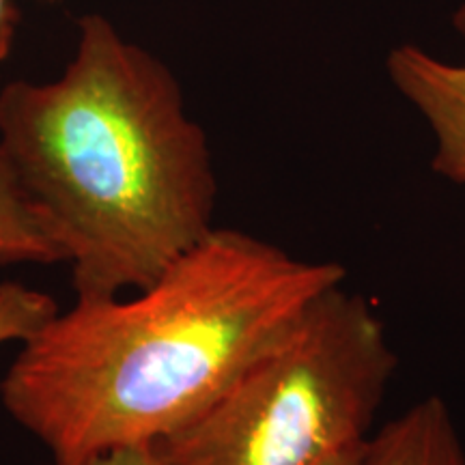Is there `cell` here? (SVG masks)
<instances>
[{"label":"cell","instance_id":"cell-8","mask_svg":"<svg viewBox=\"0 0 465 465\" xmlns=\"http://www.w3.org/2000/svg\"><path fill=\"white\" fill-rule=\"evenodd\" d=\"M58 465V463H50ZM74 465H164L158 452L151 444L143 446H125V449H114L102 455L89 457L84 461Z\"/></svg>","mask_w":465,"mask_h":465},{"label":"cell","instance_id":"cell-2","mask_svg":"<svg viewBox=\"0 0 465 465\" xmlns=\"http://www.w3.org/2000/svg\"><path fill=\"white\" fill-rule=\"evenodd\" d=\"M0 151L65 250L80 300L149 287L213 229L205 130L171 69L104 15L80 20L56 80L3 86Z\"/></svg>","mask_w":465,"mask_h":465},{"label":"cell","instance_id":"cell-10","mask_svg":"<svg viewBox=\"0 0 465 465\" xmlns=\"http://www.w3.org/2000/svg\"><path fill=\"white\" fill-rule=\"evenodd\" d=\"M364 444L366 441H362V444H358V446H351V449L334 452V455L322 459V461H317L315 465H360Z\"/></svg>","mask_w":465,"mask_h":465},{"label":"cell","instance_id":"cell-3","mask_svg":"<svg viewBox=\"0 0 465 465\" xmlns=\"http://www.w3.org/2000/svg\"><path fill=\"white\" fill-rule=\"evenodd\" d=\"M394 369L381 317L342 282L151 446L164 465H315L371 438Z\"/></svg>","mask_w":465,"mask_h":465},{"label":"cell","instance_id":"cell-6","mask_svg":"<svg viewBox=\"0 0 465 465\" xmlns=\"http://www.w3.org/2000/svg\"><path fill=\"white\" fill-rule=\"evenodd\" d=\"M58 263H67L65 250L0 151V265Z\"/></svg>","mask_w":465,"mask_h":465},{"label":"cell","instance_id":"cell-7","mask_svg":"<svg viewBox=\"0 0 465 465\" xmlns=\"http://www.w3.org/2000/svg\"><path fill=\"white\" fill-rule=\"evenodd\" d=\"M58 312L52 295L20 282L0 284V345L25 342Z\"/></svg>","mask_w":465,"mask_h":465},{"label":"cell","instance_id":"cell-1","mask_svg":"<svg viewBox=\"0 0 465 465\" xmlns=\"http://www.w3.org/2000/svg\"><path fill=\"white\" fill-rule=\"evenodd\" d=\"M345 276L336 261L213 226L134 298L58 311L20 345L0 401L58 465L153 444Z\"/></svg>","mask_w":465,"mask_h":465},{"label":"cell","instance_id":"cell-5","mask_svg":"<svg viewBox=\"0 0 465 465\" xmlns=\"http://www.w3.org/2000/svg\"><path fill=\"white\" fill-rule=\"evenodd\" d=\"M360 465H465V449L444 399L424 397L366 440Z\"/></svg>","mask_w":465,"mask_h":465},{"label":"cell","instance_id":"cell-9","mask_svg":"<svg viewBox=\"0 0 465 465\" xmlns=\"http://www.w3.org/2000/svg\"><path fill=\"white\" fill-rule=\"evenodd\" d=\"M17 9L11 0H0V65L9 56L11 44L15 37Z\"/></svg>","mask_w":465,"mask_h":465},{"label":"cell","instance_id":"cell-4","mask_svg":"<svg viewBox=\"0 0 465 465\" xmlns=\"http://www.w3.org/2000/svg\"><path fill=\"white\" fill-rule=\"evenodd\" d=\"M457 22L465 31V7ZM386 69L433 134V171L465 192V63H446L405 44L388 54Z\"/></svg>","mask_w":465,"mask_h":465}]
</instances>
